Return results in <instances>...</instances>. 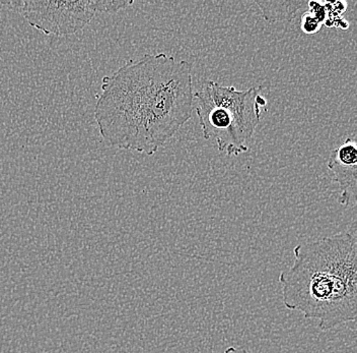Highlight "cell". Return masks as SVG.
Wrapping results in <instances>:
<instances>
[{"label": "cell", "instance_id": "1", "mask_svg": "<svg viewBox=\"0 0 357 353\" xmlns=\"http://www.w3.org/2000/svg\"><path fill=\"white\" fill-rule=\"evenodd\" d=\"M193 113L192 64L158 53L130 60L102 79L95 118L110 146L151 156Z\"/></svg>", "mask_w": 357, "mask_h": 353}, {"label": "cell", "instance_id": "2", "mask_svg": "<svg viewBox=\"0 0 357 353\" xmlns=\"http://www.w3.org/2000/svg\"><path fill=\"white\" fill-rule=\"evenodd\" d=\"M291 267L279 275L283 305L322 331L354 322L357 312L356 234L340 232L296 245Z\"/></svg>", "mask_w": 357, "mask_h": 353}, {"label": "cell", "instance_id": "3", "mask_svg": "<svg viewBox=\"0 0 357 353\" xmlns=\"http://www.w3.org/2000/svg\"><path fill=\"white\" fill-rule=\"evenodd\" d=\"M263 87L236 90L214 80H204L194 92L203 137L215 141L218 150L238 156L249 150V142L261 120V107L266 109Z\"/></svg>", "mask_w": 357, "mask_h": 353}, {"label": "cell", "instance_id": "4", "mask_svg": "<svg viewBox=\"0 0 357 353\" xmlns=\"http://www.w3.org/2000/svg\"><path fill=\"white\" fill-rule=\"evenodd\" d=\"M133 4L132 0H10L2 6L20 13L29 24L47 35L73 34L98 13H113Z\"/></svg>", "mask_w": 357, "mask_h": 353}, {"label": "cell", "instance_id": "5", "mask_svg": "<svg viewBox=\"0 0 357 353\" xmlns=\"http://www.w3.org/2000/svg\"><path fill=\"white\" fill-rule=\"evenodd\" d=\"M328 168L333 174V180L341 191L339 204L349 207L352 201L356 202V198L357 146L354 138H347L331 152Z\"/></svg>", "mask_w": 357, "mask_h": 353}, {"label": "cell", "instance_id": "6", "mask_svg": "<svg viewBox=\"0 0 357 353\" xmlns=\"http://www.w3.org/2000/svg\"><path fill=\"white\" fill-rule=\"evenodd\" d=\"M262 13L263 19L270 24L289 22L294 19L301 8H309V1H255Z\"/></svg>", "mask_w": 357, "mask_h": 353}, {"label": "cell", "instance_id": "7", "mask_svg": "<svg viewBox=\"0 0 357 353\" xmlns=\"http://www.w3.org/2000/svg\"><path fill=\"white\" fill-rule=\"evenodd\" d=\"M325 4L316 1H309V8L303 15L301 29L305 34H314L320 30L325 22Z\"/></svg>", "mask_w": 357, "mask_h": 353}, {"label": "cell", "instance_id": "8", "mask_svg": "<svg viewBox=\"0 0 357 353\" xmlns=\"http://www.w3.org/2000/svg\"><path fill=\"white\" fill-rule=\"evenodd\" d=\"M222 353H252L250 352H248L247 350H245V348L243 347H234V346H231V347L227 348V350H225V352Z\"/></svg>", "mask_w": 357, "mask_h": 353}, {"label": "cell", "instance_id": "9", "mask_svg": "<svg viewBox=\"0 0 357 353\" xmlns=\"http://www.w3.org/2000/svg\"><path fill=\"white\" fill-rule=\"evenodd\" d=\"M0 6H2V1H0Z\"/></svg>", "mask_w": 357, "mask_h": 353}, {"label": "cell", "instance_id": "10", "mask_svg": "<svg viewBox=\"0 0 357 353\" xmlns=\"http://www.w3.org/2000/svg\"><path fill=\"white\" fill-rule=\"evenodd\" d=\"M45 353H50V352H45Z\"/></svg>", "mask_w": 357, "mask_h": 353}]
</instances>
